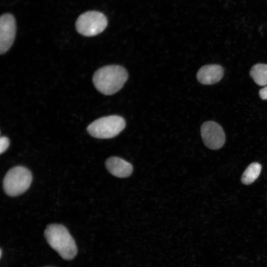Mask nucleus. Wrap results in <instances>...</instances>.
I'll list each match as a JSON object with an SVG mask.
<instances>
[{"instance_id":"nucleus-1","label":"nucleus","mask_w":267,"mask_h":267,"mask_svg":"<svg viewBox=\"0 0 267 267\" xmlns=\"http://www.w3.org/2000/svg\"><path fill=\"white\" fill-rule=\"evenodd\" d=\"M128 78L123 67L111 65L102 67L94 73L92 82L95 88L101 93L109 95L118 91Z\"/></svg>"},{"instance_id":"nucleus-2","label":"nucleus","mask_w":267,"mask_h":267,"mask_svg":"<svg viewBox=\"0 0 267 267\" xmlns=\"http://www.w3.org/2000/svg\"><path fill=\"white\" fill-rule=\"evenodd\" d=\"M44 236L50 247L64 259L70 260L77 255V248L74 239L63 225L50 224L44 231Z\"/></svg>"},{"instance_id":"nucleus-3","label":"nucleus","mask_w":267,"mask_h":267,"mask_svg":"<svg viewBox=\"0 0 267 267\" xmlns=\"http://www.w3.org/2000/svg\"><path fill=\"white\" fill-rule=\"evenodd\" d=\"M32 181L31 172L23 166H16L10 169L5 175L3 188L5 193L10 196H16L25 192Z\"/></svg>"},{"instance_id":"nucleus-4","label":"nucleus","mask_w":267,"mask_h":267,"mask_svg":"<svg viewBox=\"0 0 267 267\" xmlns=\"http://www.w3.org/2000/svg\"><path fill=\"white\" fill-rule=\"evenodd\" d=\"M126 126L125 119L118 115H110L95 120L87 128L92 136L100 139H108L117 136Z\"/></svg>"},{"instance_id":"nucleus-5","label":"nucleus","mask_w":267,"mask_h":267,"mask_svg":"<svg viewBox=\"0 0 267 267\" xmlns=\"http://www.w3.org/2000/svg\"><path fill=\"white\" fill-rule=\"evenodd\" d=\"M107 25V19L101 12L89 11L80 15L76 22L77 32L86 37H92L102 32Z\"/></svg>"},{"instance_id":"nucleus-6","label":"nucleus","mask_w":267,"mask_h":267,"mask_svg":"<svg viewBox=\"0 0 267 267\" xmlns=\"http://www.w3.org/2000/svg\"><path fill=\"white\" fill-rule=\"evenodd\" d=\"M201 134L205 145L211 149H219L225 142V136L222 127L214 121H207L202 125Z\"/></svg>"},{"instance_id":"nucleus-7","label":"nucleus","mask_w":267,"mask_h":267,"mask_svg":"<svg viewBox=\"0 0 267 267\" xmlns=\"http://www.w3.org/2000/svg\"><path fill=\"white\" fill-rule=\"evenodd\" d=\"M16 34V23L14 16L2 14L0 18V53L4 54L13 43Z\"/></svg>"},{"instance_id":"nucleus-8","label":"nucleus","mask_w":267,"mask_h":267,"mask_svg":"<svg viewBox=\"0 0 267 267\" xmlns=\"http://www.w3.org/2000/svg\"><path fill=\"white\" fill-rule=\"evenodd\" d=\"M222 67L217 64L202 66L197 73L198 81L203 85H212L219 82L223 76Z\"/></svg>"},{"instance_id":"nucleus-9","label":"nucleus","mask_w":267,"mask_h":267,"mask_svg":"<svg viewBox=\"0 0 267 267\" xmlns=\"http://www.w3.org/2000/svg\"><path fill=\"white\" fill-rule=\"evenodd\" d=\"M105 166L110 174L120 178L130 176L133 170L131 164L118 157H111L107 159Z\"/></svg>"},{"instance_id":"nucleus-10","label":"nucleus","mask_w":267,"mask_h":267,"mask_svg":"<svg viewBox=\"0 0 267 267\" xmlns=\"http://www.w3.org/2000/svg\"><path fill=\"white\" fill-rule=\"evenodd\" d=\"M250 75L254 82L259 86L267 85V64L258 63L251 69Z\"/></svg>"},{"instance_id":"nucleus-11","label":"nucleus","mask_w":267,"mask_h":267,"mask_svg":"<svg viewBox=\"0 0 267 267\" xmlns=\"http://www.w3.org/2000/svg\"><path fill=\"white\" fill-rule=\"evenodd\" d=\"M261 169L262 166L259 163H251L246 168L242 176V182L246 185L253 183L259 176Z\"/></svg>"},{"instance_id":"nucleus-12","label":"nucleus","mask_w":267,"mask_h":267,"mask_svg":"<svg viewBox=\"0 0 267 267\" xmlns=\"http://www.w3.org/2000/svg\"><path fill=\"white\" fill-rule=\"evenodd\" d=\"M9 144V140L6 136H1L0 138V152L2 154L8 148Z\"/></svg>"},{"instance_id":"nucleus-13","label":"nucleus","mask_w":267,"mask_h":267,"mask_svg":"<svg viewBox=\"0 0 267 267\" xmlns=\"http://www.w3.org/2000/svg\"><path fill=\"white\" fill-rule=\"evenodd\" d=\"M259 95L262 99L267 100V86L260 90Z\"/></svg>"},{"instance_id":"nucleus-14","label":"nucleus","mask_w":267,"mask_h":267,"mask_svg":"<svg viewBox=\"0 0 267 267\" xmlns=\"http://www.w3.org/2000/svg\"><path fill=\"white\" fill-rule=\"evenodd\" d=\"M0 258L1 257V256H2V250L1 249H0Z\"/></svg>"}]
</instances>
